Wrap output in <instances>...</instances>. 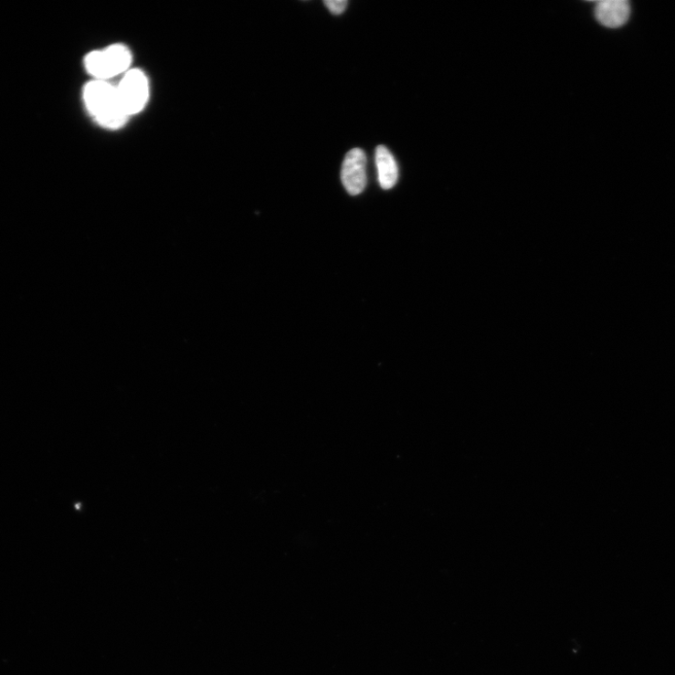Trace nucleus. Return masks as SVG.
I'll return each instance as SVG.
<instances>
[{"label":"nucleus","instance_id":"f257e3e1","mask_svg":"<svg viewBox=\"0 0 675 675\" xmlns=\"http://www.w3.org/2000/svg\"><path fill=\"white\" fill-rule=\"evenodd\" d=\"M83 99L90 116L104 129H121L130 120L122 109L116 85L110 81L91 80L84 88Z\"/></svg>","mask_w":675,"mask_h":675},{"label":"nucleus","instance_id":"f03ea898","mask_svg":"<svg viewBox=\"0 0 675 675\" xmlns=\"http://www.w3.org/2000/svg\"><path fill=\"white\" fill-rule=\"evenodd\" d=\"M132 54L130 48L122 44L111 45L108 47L89 53L84 60L85 68L93 80L110 81L124 76L132 68Z\"/></svg>","mask_w":675,"mask_h":675},{"label":"nucleus","instance_id":"7ed1b4c3","mask_svg":"<svg viewBox=\"0 0 675 675\" xmlns=\"http://www.w3.org/2000/svg\"><path fill=\"white\" fill-rule=\"evenodd\" d=\"M122 109L129 118L143 111L151 94L150 80L144 70L132 68L116 85Z\"/></svg>","mask_w":675,"mask_h":675},{"label":"nucleus","instance_id":"20e7f679","mask_svg":"<svg viewBox=\"0 0 675 675\" xmlns=\"http://www.w3.org/2000/svg\"><path fill=\"white\" fill-rule=\"evenodd\" d=\"M367 159L361 149H353L345 156L342 166V183L351 195L362 194L367 185Z\"/></svg>","mask_w":675,"mask_h":675},{"label":"nucleus","instance_id":"39448f33","mask_svg":"<svg viewBox=\"0 0 675 675\" xmlns=\"http://www.w3.org/2000/svg\"><path fill=\"white\" fill-rule=\"evenodd\" d=\"M599 24L610 28L624 26L630 16V5L627 0H602L595 10Z\"/></svg>","mask_w":675,"mask_h":675},{"label":"nucleus","instance_id":"423d86ee","mask_svg":"<svg viewBox=\"0 0 675 675\" xmlns=\"http://www.w3.org/2000/svg\"><path fill=\"white\" fill-rule=\"evenodd\" d=\"M375 163L378 171V182L384 190L393 189L399 177L397 163L385 146H378L375 152Z\"/></svg>","mask_w":675,"mask_h":675},{"label":"nucleus","instance_id":"0eeeda50","mask_svg":"<svg viewBox=\"0 0 675 675\" xmlns=\"http://www.w3.org/2000/svg\"><path fill=\"white\" fill-rule=\"evenodd\" d=\"M324 5L333 15L339 16L343 14L347 6L346 0H326Z\"/></svg>","mask_w":675,"mask_h":675}]
</instances>
